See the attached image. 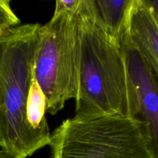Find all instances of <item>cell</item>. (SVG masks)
<instances>
[{
	"label": "cell",
	"mask_w": 158,
	"mask_h": 158,
	"mask_svg": "<svg viewBox=\"0 0 158 158\" xmlns=\"http://www.w3.org/2000/svg\"><path fill=\"white\" fill-rule=\"evenodd\" d=\"M77 13L81 41L74 117L127 116L126 67L120 42L104 29L94 0H81Z\"/></svg>",
	"instance_id": "1"
},
{
	"label": "cell",
	"mask_w": 158,
	"mask_h": 158,
	"mask_svg": "<svg viewBox=\"0 0 158 158\" xmlns=\"http://www.w3.org/2000/svg\"><path fill=\"white\" fill-rule=\"evenodd\" d=\"M40 27L19 25L0 35V148L12 158L30 157L49 144L26 116Z\"/></svg>",
	"instance_id": "2"
},
{
	"label": "cell",
	"mask_w": 158,
	"mask_h": 158,
	"mask_svg": "<svg viewBox=\"0 0 158 158\" xmlns=\"http://www.w3.org/2000/svg\"><path fill=\"white\" fill-rule=\"evenodd\" d=\"M80 41L77 11L53 15L40 29L34 77L46 97L47 112L52 115L77 97Z\"/></svg>",
	"instance_id": "3"
},
{
	"label": "cell",
	"mask_w": 158,
	"mask_h": 158,
	"mask_svg": "<svg viewBox=\"0 0 158 158\" xmlns=\"http://www.w3.org/2000/svg\"><path fill=\"white\" fill-rule=\"evenodd\" d=\"M49 146L52 158H154L137 122L120 114L67 119Z\"/></svg>",
	"instance_id": "4"
},
{
	"label": "cell",
	"mask_w": 158,
	"mask_h": 158,
	"mask_svg": "<svg viewBox=\"0 0 158 158\" xmlns=\"http://www.w3.org/2000/svg\"><path fill=\"white\" fill-rule=\"evenodd\" d=\"M124 58L127 117L137 123L148 150L158 158V72L127 33L120 40Z\"/></svg>",
	"instance_id": "5"
},
{
	"label": "cell",
	"mask_w": 158,
	"mask_h": 158,
	"mask_svg": "<svg viewBox=\"0 0 158 158\" xmlns=\"http://www.w3.org/2000/svg\"><path fill=\"white\" fill-rule=\"evenodd\" d=\"M126 30L134 46L158 72V25L145 0H133Z\"/></svg>",
	"instance_id": "6"
},
{
	"label": "cell",
	"mask_w": 158,
	"mask_h": 158,
	"mask_svg": "<svg viewBox=\"0 0 158 158\" xmlns=\"http://www.w3.org/2000/svg\"><path fill=\"white\" fill-rule=\"evenodd\" d=\"M97 14L108 35L120 42L126 31L133 0H94Z\"/></svg>",
	"instance_id": "7"
},
{
	"label": "cell",
	"mask_w": 158,
	"mask_h": 158,
	"mask_svg": "<svg viewBox=\"0 0 158 158\" xmlns=\"http://www.w3.org/2000/svg\"><path fill=\"white\" fill-rule=\"evenodd\" d=\"M46 111L47 103L46 97L34 77L26 102V120L34 131L50 141L51 134L46 117Z\"/></svg>",
	"instance_id": "8"
},
{
	"label": "cell",
	"mask_w": 158,
	"mask_h": 158,
	"mask_svg": "<svg viewBox=\"0 0 158 158\" xmlns=\"http://www.w3.org/2000/svg\"><path fill=\"white\" fill-rule=\"evenodd\" d=\"M9 0H0V35L19 26L20 20L10 6Z\"/></svg>",
	"instance_id": "9"
},
{
	"label": "cell",
	"mask_w": 158,
	"mask_h": 158,
	"mask_svg": "<svg viewBox=\"0 0 158 158\" xmlns=\"http://www.w3.org/2000/svg\"><path fill=\"white\" fill-rule=\"evenodd\" d=\"M81 0H58L56 2V9L53 15L66 12H76L80 6Z\"/></svg>",
	"instance_id": "10"
},
{
	"label": "cell",
	"mask_w": 158,
	"mask_h": 158,
	"mask_svg": "<svg viewBox=\"0 0 158 158\" xmlns=\"http://www.w3.org/2000/svg\"><path fill=\"white\" fill-rule=\"evenodd\" d=\"M145 2L151 9L158 25V0H145Z\"/></svg>",
	"instance_id": "11"
},
{
	"label": "cell",
	"mask_w": 158,
	"mask_h": 158,
	"mask_svg": "<svg viewBox=\"0 0 158 158\" xmlns=\"http://www.w3.org/2000/svg\"><path fill=\"white\" fill-rule=\"evenodd\" d=\"M0 158H12L9 155H8L6 153L0 150Z\"/></svg>",
	"instance_id": "12"
}]
</instances>
